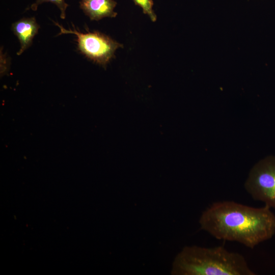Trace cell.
<instances>
[{
    "instance_id": "1",
    "label": "cell",
    "mask_w": 275,
    "mask_h": 275,
    "mask_svg": "<svg viewBox=\"0 0 275 275\" xmlns=\"http://www.w3.org/2000/svg\"><path fill=\"white\" fill-rule=\"evenodd\" d=\"M199 223L215 238L251 249L275 234V214L265 205L257 208L231 201L214 202L202 212Z\"/></svg>"
},
{
    "instance_id": "2",
    "label": "cell",
    "mask_w": 275,
    "mask_h": 275,
    "mask_svg": "<svg viewBox=\"0 0 275 275\" xmlns=\"http://www.w3.org/2000/svg\"><path fill=\"white\" fill-rule=\"evenodd\" d=\"M172 275H255L244 256L222 246H184L175 257Z\"/></svg>"
},
{
    "instance_id": "3",
    "label": "cell",
    "mask_w": 275,
    "mask_h": 275,
    "mask_svg": "<svg viewBox=\"0 0 275 275\" xmlns=\"http://www.w3.org/2000/svg\"><path fill=\"white\" fill-rule=\"evenodd\" d=\"M244 188L254 200L275 209V155L261 159L252 167Z\"/></svg>"
},
{
    "instance_id": "4",
    "label": "cell",
    "mask_w": 275,
    "mask_h": 275,
    "mask_svg": "<svg viewBox=\"0 0 275 275\" xmlns=\"http://www.w3.org/2000/svg\"><path fill=\"white\" fill-rule=\"evenodd\" d=\"M60 29L59 35L72 34L77 37L78 47L88 58L94 62L104 65L113 57L115 51L122 45L108 36L97 32L82 33L73 24V29L66 30L54 22Z\"/></svg>"
},
{
    "instance_id": "5",
    "label": "cell",
    "mask_w": 275,
    "mask_h": 275,
    "mask_svg": "<svg viewBox=\"0 0 275 275\" xmlns=\"http://www.w3.org/2000/svg\"><path fill=\"white\" fill-rule=\"evenodd\" d=\"M114 0H80L79 7L91 20H99L104 17H115L117 6Z\"/></svg>"
},
{
    "instance_id": "6",
    "label": "cell",
    "mask_w": 275,
    "mask_h": 275,
    "mask_svg": "<svg viewBox=\"0 0 275 275\" xmlns=\"http://www.w3.org/2000/svg\"><path fill=\"white\" fill-rule=\"evenodd\" d=\"M39 29L35 17L22 18L13 23L12 30L20 43V48L17 52L18 56L30 46Z\"/></svg>"
},
{
    "instance_id": "7",
    "label": "cell",
    "mask_w": 275,
    "mask_h": 275,
    "mask_svg": "<svg viewBox=\"0 0 275 275\" xmlns=\"http://www.w3.org/2000/svg\"><path fill=\"white\" fill-rule=\"evenodd\" d=\"M50 2L56 5L60 10V16L62 19H65L66 17V10L68 7V4L66 3L65 0H36L35 2L33 3L30 8L33 11H36L38 6L44 3Z\"/></svg>"
},
{
    "instance_id": "8",
    "label": "cell",
    "mask_w": 275,
    "mask_h": 275,
    "mask_svg": "<svg viewBox=\"0 0 275 275\" xmlns=\"http://www.w3.org/2000/svg\"><path fill=\"white\" fill-rule=\"evenodd\" d=\"M132 1L135 5L142 8L143 13L147 15L152 21L154 22L156 20L157 17L153 9L154 3L152 0Z\"/></svg>"
}]
</instances>
